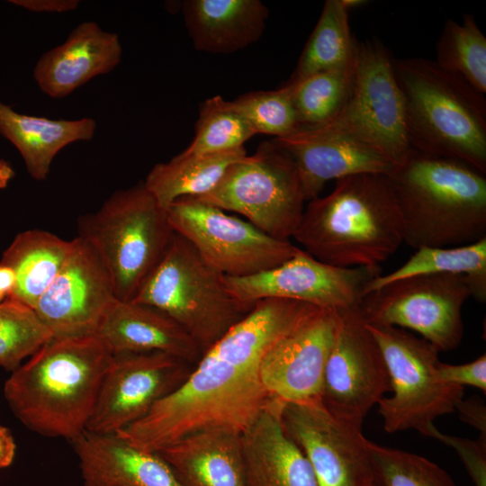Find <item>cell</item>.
<instances>
[{"label": "cell", "instance_id": "cell-1", "mask_svg": "<svg viewBox=\"0 0 486 486\" xmlns=\"http://www.w3.org/2000/svg\"><path fill=\"white\" fill-rule=\"evenodd\" d=\"M318 309L284 299L256 302L202 354L179 386L116 434L153 453L208 428L241 434L273 400L260 378L265 354Z\"/></svg>", "mask_w": 486, "mask_h": 486}, {"label": "cell", "instance_id": "cell-2", "mask_svg": "<svg viewBox=\"0 0 486 486\" xmlns=\"http://www.w3.org/2000/svg\"><path fill=\"white\" fill-rule=\"evenodd\" d=\"M112 358L97 335L51 337L13 371L4 398L29 429L73 442L86 429Z\"/></svg>", "mask_w": 486, "mask_h": 486}, {"label": "cell", "instance_id": "cell-3", "mask_svg": "<svg viewBox=\"0 0 486 486\" xmlns=\"http://www.w3.org/2000/svg\"><path fill=\"white\" fill-rule=\"evenodd\" d=\"M292 238L318 260L338 267L381 266L400 247L402 221L386 175L336 180L309 201Z\"/></svg>", "mask_w": 486, "mask_h": 486}, {"label": "cell", "instance_id": "cell-4", "mask_svg": "<svg viewBox=\"0 0 486 486\" xmlns=\"http://www.w3.org/2000/svg\"><path fill=\"white\" fill-rule=\"evenodd\" d=\"M388 177L408 246L449 248L486 238L485 174L411 150Z\"/></svg>", "mask_w": 486, "mask_h": 486}, {"label": "cell", "instance_id": "cell-5", "mask_svg": "<svg viewBox=\"0 0 486 486\" xmlns=\"http://www.w3.org/2000/svg\"><path fill=\"white\" fill-rule=\"evenodd\" d=\"M412 150L464 162L486 175V99L423 58H394Z\"/></svg>", "mask_w": 486, "mask_h": 486}, {"label": "cell", "instance_id": "cell-6", "mask_svg": "<svg viewBox=\"0 0 486 486\" xmlns=\"http://www.w3.org/2000/svg\"><path fill=\"white\" fill-rule=\"evenodd\" d=\"M175 235L166 213L144 183L114 192L78 220V237L104 264L117 300L131 302Z\"/></svg>", "mask_w": 486, "mask_h": 486}, {"label": "cell", "instance_id": "cell-7", "mask_svg": "<svg viewBox=\"0 0 486 486\" xmlns=\"http://www.w3.org/2000/svg\"><path fill=\"white\" fill-rule=\"evenodd\" d=\"M137 303L156 308L179 324L202 354L252 309L228 290L224 275L175 232L162 259L140 288Z\"/></svg>", "mask_w": 486, "mask_h": 486}, {"label": "cell", "instance_id": "cell-8", "mask_svg": "<svg viewBox=\"0 0 486 486\" xmlns=\"http://www.w3.org/2000/svg\"><path fill=\"white\" fill-rule=\"evenodd\" d=\"M365 325L382 351L392 392L377 403L384 429H415L428 436L436 418L455 411L464 387L440 377V351L428 341L404 328Z\"/></svg>", "mask_w": 486, "mask_h": 486}, {"label": "cell", "instance_id": "cell-9", "mask_svg": "<svg viewBox=\"0 0 486 486\" xmlns=\"http://www.w3.org/2000/svg\"><path fill=\"white\" fill-rule=\"evenodd\" d=\"M194 199L241 214L261 231L283 240L296 231L306 201L293 160L273 140L232 164L212 190Z\"/></svg>", "mask_w": 486, "mask_h": 486}, {"label": "cell", "instance_id": "cell-10", "mask_svg": "<svg viewBox=\"0 0 486 486\" xmlns=\"http://www.w3.org/2000/svg\"><path fill=\"white\" fill-rule=\"evenodd\" d=\"M323 126L372 147L395 166L412 150L393 57L380 40H356L349 97L339 114Z\"/></svg>", "mask_w": 486, "mask_h": 486}, {"label": "cell", "instance_id": "cell-11", "mask_svg": "<svg viewBox=\"0 0 486 486\" xmlns=\"http://www.w3.org/2000/svg\"><path fill=\"white\" fill-rule=\"evenodd\" d=\"M469 297L463 275H417L365 293L357 308L366 323L413 330L441 352L460 345L462 310Z\"/></svg>", "mask_w": 486, "mask_h": 486}, {"label": "cell", "instance_id": "cell-12", "mask_svg": "<svg viewBox=\"0 0 486 486\" xmlns=\"http://www.w3.org/2000/svg\"><path fill=\"white\" fill-rule=\"evenodd\" d=\"M166 213L173 230L225 276L246 277L266 272L300 249L290 240L273 238L248 220L194 198L176 200Z\"/></svg>", "mask_w": 486, "mask_h": 486}, {"label": "cell", "instance_id": "cell-13", "mask_svg": "<svg viewBox=\"0 0 486 486\" xmlns=\"http://www.w3.org/2000/svg\"><path fill=\"white\" fill-rule=\"evenodd\" d=\"M337 313L320 400L336 417L362 427L372 407L390 392L389 374L382 351L358 308Z\"/></svg>", "mask_w": 486, "mask_h": 486}, {"label": "cell", "instance_id": "cell-14", "mask_svg": "<svg viewBox=\"0 0 486 486\" xmlns=\"http://www.w3.org/2000/svg\"><path fill=\"white\" fill-rule=\"evenodd\" d=\"M381 272V266H331L300 248L272 269L246 277L224 275V282L230 292L245 304L284 299L338 310L357 308L367 284Z\"/></svg>", "mask_w": 486, "mask_h": 486}, {"label": "cell", "instance_id": "cell-15", "mask_svg": "<svg viewBox=\"0 0 486 486\" xmlns=\"http://www.w3.org/2000/svg\"><path fill=\"white\" fill-rule=\"evenodd\" d=\"M191 370V364L163 352L113 355L86 431L116 434L137 422Z\"/></svg>", "mask_w": 486, "mask_h": 486}, {"label": "cell", "instance_id": "cell-16", "mask_svg": "<svg viewBox=\"0 0 486 486\" xmlns=\"http://www.w3.org/2000/svg\"><path fill=\"white\" fill-rule=\"evenodd\" d=\"M281 419L319 486H374L362 427L336 417L320 400L282 402Z\"/></svg>", "mask_w": 486, "mask_h": 486}, {"label": "cell", "instance_id": "cell-17", "mask_svg": "<svg viewBox=\"0 0 486 486\" xmlns=\"http://www.w3.org/2000/svg\"><path fill=\"white\" fill-rule=\"evenodd\" d=\"M72 242L67 260L34 309L52 337L96 335L117 300L94 248L78 236Z\"/></svg>", "mask_w": 486, "mask_h": 486}, {"label": "cell", "instance_id": "cell-18", "mask_svg": "<svg viewBox=\"0 0 486 486\" xmlns=\"http://www.w3.org/2000/svg\"><path fill=\"white\" fill-rule=\"evenodd\" d=\"M337 321V310L318 309L268 349L259 372L271 398L281 402L320 400Z\"/></svg>", "mask_w": 486, "mask_h": 486}, {"label": "cell", "instance_id": "cell-19", "mask_svg": "<svg viewBox=\"0 0 486 486\" xmlns=\"http://www.w3.org/2000/svg\"><path fill=\"white\" fill-rule=\"evenodd\" d=\"M272 140L293 160L306 201L319 197L330 180L363 174L389 176L396 166L378 150L327 126Z\"/></svg>", "mask_w": 486, "mask_h": 486}, {"label": "cell", "instance_id": "cell-20", "mask_svg": "<svg viewBox=\"0 0 486 486\" xmlns=\"http://www.w3.org/2000/svg\"><path fill=\"white\" fill-rule=\"evenodd\" d=\"M282 402L273 399L240 434L246 486H319L300 447L286 434Z\"/></svg>", "mask_w": 486, "mask_h": 486}, {"label": "cell", "instance_id": "cell-21", "mask_svg": "<svg viewBox=\"0 0 486 486\" xmlns=\"http://www.w3.org/2000/svg\"><path fill=\"white\" fill-rule=\"evenodd\" d=\"M121 58L117 34L103 31L94 22H85L61 45L40 57L33 76L43 93L63 98L93 77L112 70Z\"/></svg>", "mask_w": 486, "mask_h": 486}, {"label": "cell", "instance_id": "cell-22", "mask_svg": "<svg viewBox=\"0 0 486 486\" xmlns=\"http://www.w3.org/2000/svg\"><path fill=\"white\" fill-rule=\"evenodd\" d=\"M73 444L86 486H182L158 453L117 434L85 431Z\"/></svg>", "mask_w": 486, "mask_h": 486}, {"label": "cell", "instance_id": "cell-23", "mask_svg": "<svg viewBox=\"0 0 486 486\" xmlns=\"http://www.w3.org/2000/svg\"><path fill=\"white\" fill-rule=\"evenodd\" d=\"M113 355L163 352L189 364L202 353L190 335L174 320L148 305L116 300L96 334Z\"/></svg>", "mask_w": 486, "mask_h": 486}, {"label": "cell", "instance_id": "cell-24", "mask_svg": "<svg viewBox=\"0 0 486 486\" xmlns=\"http://www.w3.org/2000/svg\"><path fill=\"white\" fill-rule=\"evenodd\" d=\"M158 454L182 486H246L240 434L233 430L194 432Z\"/></svg>", "mask_w": 486, "mask_h": 486}, {"label": "cell", "instance_id": "cell-25", "mask_svg": "<svg viewBox=\"0 0 486 486\" xmlns=\"http://www.w3.org/2000/svg\"><path fill=\"white\" fill-rule=\"evenodd\" d=\"M268 13L259 0H186L182 4L194 47L212 54H230L257 41Z\"/></svg>", "mask_w": 486, "mask_h": 486}, {"label": "cell", "instance_id": "cell-26", "mask_svg": "<svg viewBox=\"0 0 486 486\" xmlns=\"http://www.w3.org/2000/svg\"><path fill=\"white\" fill-rule=\"evenodd\" d=\"M95 129L92 118L51 120L18 113L0 102V133L19 150L27 171L38 181L47 178L59 150L75 141L90 140Z\"/></svg>", "mask_w": 486, "mask_h": 486}, {"label": "cell", "instance_id": "cell-27", "mask_svg": "<svg viewBox=\"0 0 486 486\" xmlns=\"http://www.w3.org/2000/svg\"><path fill=\"white\" fill-rule=\"evenodd\" d=\"M72 243L41 230L19 233L0 261L16 276L14 290L7 298L34 310L67 260Z\"/></svg>", "mask_w": 486, "mask_h": 486}, {"label": "cell", "instance_id": "cell-28", "mask_svg": "<svg viewBox=\"0 0 486 486\" xmlns=\"http://www.w3.org/2000/svg\"><path fill=\"white\" fill-rule=\"evenodd\" d=\"M246 156L245 148L200 155L181 152L168 162L156 164L143 183L166 210L178 199L209 193L227 169Z\"/></svg>", "mask_w": 486, "mask_h": 486}, {"label": "cell", "instance_id": "cell-29", "mask_svg": "<svg viewBox=\"0 0 486 486\" xmlns=\"http://www.w3.org/2000/svg\"><path fill=\"white\" fill-rule=\"evenodd\" d=\"M449 274L466 277L472 297L480 302L486 300V238L476 242L449 248L423 247L399 268L380 274L366 286L365 293L389 283L407 277Z\"/></svg>", "mask_w": 486, "mask_h": 486}, {"label": "cell", "instance_id": "cell-30", "mask_svg": "<svg viewBox=\"0 0 486 486\" xmlns=\"http://www.w3.org/2000/svg\"><path fill=\"white\" fill-rule=\"evenodd\" d=\"M343 0H327L289 82L341 68L355 58L356 40Z\"/></svg>", "mask_w": 486, "mask_h": 486}, {"label": "cell", "instance_id": "cell-31", "mask_svg": "<svg viewBox=\"0 0 486 486\" xmlns=\"http://www.w3.org/2000/svg\"><path fill=\"white\" fill-rule=\"evenodd\" d=\"M354 68L355 58L346 66L287 82L292 86L299 130L321 127L339 114L351 92Z\"/></svg>", "mask_w": 486, "mask_h": 486}, {"label": "cell", "instance_id": "cell-32", "mask_svg": "<svg viewBox=\"0 0 486 486\" xmlns=\"http://www.w3.org/2000/svg\"><path fill=\"white\" fill-rule=\"evenodd\" d=\"M435 62L477 92L486 94V37L474 17L464 14L463 22L447 19L436 46Z\"/></svg>", "mask_w": 486, "mask_h": 486}, {"label": "cell", "instance_id": "cell-33", "mask_svg": "<svg viewBox=\"0 0 486 486\" xmlns=\"http://www.w3.org/2000/svg\"><path fill=\"white\" fill-rule=\"evenodd\" d=\"M256 135L248 122L220 95L206 99L200 106L195 135L184 154H212L244 148Z\"/></svg>", "mask_w": 486, "mask_h": 486}, {"label": "cell", "instance_id": "cell-34", "mask_svg": "<svg viewBox=\"0 0 486 486\" xmlns=\"http://www.w3.org/2000/svg\"><path fill=\"white\" fill-rule=\"evenodd\" d=\"M374 486H455L449 474L420 455L367 441Z\"/></svg>", "mask_w": 486, "mask_h": 486}, {"label": "cell", "instance_id": "cell-35", "mask_svg": "<svg viewBox=\"0 0 486 486\" xmlns=\"http://www.w3.org/2000/svg\"><path fill=\"white\" fill-rule=\"evenodd\" d=\"M51 337L32 308L11 298L0 303V366L15 370Z\"/></svg>", "mask_w": 486, "mask_h": 486}, {"label": "cell", "instance_id": "cell-36", "mask_svg": "<svg viewBox=\"0 0 486 486\" xmlns=\"http://www.w3.org/2000/svg\"><path fill=\"white\" fill-rule=\"evenodd\" d=\"M230 104L256 134L282 138L299 130L289 84L276 90L249 92Z\"/></svg>", "mask_w": 486, "mask_h": 486}, {"label": "cell", "instance_id": "cell-37", "mask_svg": "<svg viewBox=\"0 0 486 486\" xmlns=\"http://www.w3.org/2000/svg\"><path fill=\"white\" fill-rule=\"evenodd\" d=\"M428 436L434 437L454 448L463 462L475 486H486V436L477 440L441 433L433 425Z\"/></svg>", "mask_w": 486, "mask_h": 486}, {"label": "cell", "instance_id": "cell-38", "mask_svg": "<svg viewBox=\"0 0 486 486\" xmlns=\"http://www.w3.org/2000/svg\"><path fill=\"white\" fill-rule=\"evenodd\" d=\"M437 370L446 382L459 386L470 385L486 392V356L462 364H450L439 361Z\"/></svg>", "mask_w": 486, "mask_h": 486}, {"label": "cell", "instance_id": "cell-39", "mask_svg": "<svg viewBox=\"0 0 486 486\" xmlns=\"http://www.w3.org/2000/svg\"><path fill=\"white\" fill-rule=\"evenodd\" d=\"M460 419L480 431L486 436V408L484 401L477 397L461 400L456 405Z\"/></svg>", "mask_w": 486, "mask_h": 486}, {"label": "cell", "instance_id": "cell-40", "mask_svg": "<svg viewBox=\"0 0 486 486\" xmlns=\"http://www.w3.org/2000/svg\"><path fill=\"white\" fill-rule=\"evenodd\" d=\"M33 12L63 13L76 9L77 0H17L12 1Z\"/></svg>", "mask_w": 486, "mask_h": 486}, {"label": "cell", "instance_id": "cell-41", "mask_svg": "<svg viewBox=\"0 0 486 486\" xmlns=\"http://www.w3.org/2000/svg\"><path fill=\"white\" fill-rule=\"evenodd\" d=\"M16 452V444L11 431L0 425V469L12 464Z\"/></svg>", "mask_w": 486, "mask_h": 486}, {"label": "cell", "instance_id": "cell-42", "mask_svg": "<svg viewBox=\"0 0 486 486\" xmlns=\"http://www.w3.org/2000/svg\"><path fill=\"white\" fill-rule=\"evenodd\" d=\"M15 284L16 276L14 270L0 263V293L5 298L9 297L14 290Z\"/></svg>", "mask_w": 486, "mask_h": 486}, {"label": "cell", "instance_id": "cell-43", "mask_svg": "<svg viewBox=\"0 0 486 486\" xmlns=\"http://www.w3.org/2000/svg\"><path fill=\"white\" fill-rule=\"evenodd\" d=\"M14 176V171L12 166L8 162L0 159V189L4 188Z\"/></svg>", "mask_w": 486, "mask_h": 486}, {"label": "cell", "instance_id": "cell-44", "mask_svg": "<svg viewBox=\"0 0 486 486\" xmlns=\"http://www.w3.org/2000/svg\"><path fill=\"white\" fill-rule=\"evenodd\" d=\"M343 3L345 4V5L350 10L352 9L353 7H356V6H359L361 4H364V3H366L365 1H363V0H343Z\"/></svg>", "mask_w": 486, "mask_h": 486}, {"label": "cell", "instance_id": "cell-45", "mask_svg": "<svg viewBox=\"0 0 486 486\" xmlns=\"http://www.w3.org/2000/svg\"><path fill=\"white\" fill-rule=\"evenodd\" d=\"M5 297L0 293V303L4 301Z\"/></svg>", "mask_w": 486, "mask_h": 486}]
</instances>
